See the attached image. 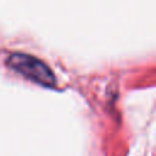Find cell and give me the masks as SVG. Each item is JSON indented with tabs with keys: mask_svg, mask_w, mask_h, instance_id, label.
Here are the masks:
<instances>
[{
	"mask_svg": "<svg viewBox=\"0 0 156 156\" xmlns=\"http://www.w3.org/2000/svg\"><path fill=\"white\" fill-rule=\"evenodd\" d=\"M6 63L11 69L22 74L27 79H30L32 82L50 88L56 85V77L51 68L35 56L13 52L6 58Z\"/></svg>",
	"mask_w": 156,
	"mask_h": 156,
	"instance_id": "1",
	"label": "cell"
}]
</instances>
